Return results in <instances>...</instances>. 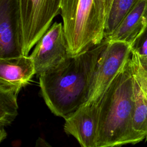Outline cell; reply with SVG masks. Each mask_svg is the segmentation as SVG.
Masks as SVG:
<instances>
[{
	"instance_id": "e0dca14e",
	"label": "cell",
	"mask_w": 147,
	"mask_h": 147,
	"mask_svg": "<svg viewBox=\"0 0 147 147\" xmlns=\"http://www.w3.org/2000/svg\"><path fill=\"white\" fill-rule=\"evenodd\" d=\"M143 24H144V29H145V28L147 26V5L145 8L144 15H143ZM143 32V31H142Z\"/></svg>"
},
{
	"instance_id": "30bf717a",
	"label": "cell",
	"mask_w": 147,
	"mask_h": 147,
	"mask_svg": "<svg viewBox=\"0 0 147 147\" xmlns=\"http://www.w3.org/2000/svg\"><path fill=\"white\" fill-rule=\"evenodd\" d=\"M130 61L134 96L133 127L134 131L145 140L147 134V71L142 67L137 56L132 52Z\"/></svg>"
},
{
	"instance_id": "ba28073f",
	"label": "cell",
	"mask_w": 147,
	"mask_h": 147,
	"mask_svg": "<svg viewBox=\"0 0 147 147\" xmlns=\"http://www.w3.org/2000/svg\"><path fill=\"white\" fill-rule=\"evenodd\" d=\"M64 119V131L74 136L81 147H96L98 127L97 102L83 105Z\"/></svg>"
},
{
	"instance_id": "3957f363",
	"label": "cell",
	"mask_w": 147,
	"mask_h": 147,
	"mask_svg": "<svg viewBox=\"0 0 147 147\" xmlns=\"http://www.w3.org/2000/svg\"><path fill=\"white\" fill-rule=\"evenodd\" d=\"M61 16L69 53L75 56L104 39L95 0H61Z\"/></svg>"
},
{
	"instance_id": "5b68a950",
	"label": "cell",
	"mask_w": 147,
	"mask_h": 147,
	"mask_svg": "<svg viewBox=\"0 0 147 147\" xmlns=\"http://www.w3.org/2000/svg\"><path fill=\"white\" fill-rule=\"evenodd\" d=\"M131 53V44L119 41H109L98 61L88 100L97 102Z\"/></svg>"
},
{
	"instance_id": "9c48e42d",
	"label": "cell",
	"mask_w": 147,
	"mask_h": 147,
	"mask_svg": "<svg viewBox=\"0 0 147 147\" xmlns=\"http://www.w3.org/2000/svg\"><path fill=\"white\" fill-rule=\"evenodd\" d=\"M34 75L35 67L30 56L0 59V90L18 94Z\"/></svg>"
},
{
	"instance_id": "4fadbf2b",
	"label": "cell",
	"mask_w": 147,
	"mask_h": 147,
	"mask_svg": "<svg viewBox=\"0 0 147 147\" xmlns=\"http://www.w3.org/2000/svg\"><path fill=\"white\" fill-rule=\"evenodd\" d=\"M138 0H113L105 25L104 38L109 37Z\"/></svg>"
},
{
	"instance_id": "ac0fdd59",
	"label": "cell",
	"mask_w": 147,
	"mask_h": 147,
	"mask_svg": "<svg viewBox=\"0 0 147 147\" xmlns=\"http://www.w3.org/2000/svg\"><path fill=\"white\" fill-rule=\"evenodd\" d=\"M113 0H109V10H110V6H111V2H112Z\"/></svg>"
},
{
	"instance_id": "8992f818",
	"label": "cell",
	"mask_w": 147,
	"mask_h": 147,
	"mask_svg": "<svg viewBox=\"0 0 147 147\" xmlns=\"http://www.w3.org/2000/svg\"><path fill=\"white\" fill-rule=\"evenodd\" d=\"M37 75L57 65L68 57V42L62 23L55 22L38 41L30 54Z\"/></svg>"
},
{
	"instance_id": "277c9868",
	"label": "cell",
	"mask_w": 147,
	"mask_h": 147,
	"mask_svg": "<svg viewBox=\"0 0 147 147\" xmlns=\"http://www.w3.org/2000/svg\"><path fill=\"white\" fill-rule=\"evenodd\" d=\"M18 1L23 32L22 55L29 56L61 10V0Z\"/></svg>"
},
{
	"instance_id": "52a82bcc",
	"label": "cell",
	"mask_w": 147,
	"mask_h": 147,
	"mask_svg": "<svg viewBox=\"0 0 147 147\" xmlns=\"http://www.w3.org/2000/svg\"><path fill=\"white\" fill-rule=\"evenodd\" d=\"M23 32L18 0H0V59L22 56Z\"/></svg>"
},
{
	"instance_id": "7a4b0ae2",
	"label": "cell",
	"mask_w": 147,
	"mask_h": 147,
	"mask_svg": "<svg viewBox=\"0 0 147 147\" xmlns=\"http://www.w3.org/2000/svg\"><path fill=\"white\" fill-rule=\"evenodd\" d=\"M97 103L96 147H122L144 140L133 127L134 96L130 56Z\"/></svg>"
},
{
	"instance_id": "6da1fadb",
	"label": "cell",
	"mask_w": 147,
	"mask_h": 147,
	"mask_svg": "<svg viewBox=\"0 0 147 147\" xmlns=\"http://www.w3.org/2000/svg\"><path fill=\"white\" fill-rule=\"evenodd\" d=\"M108 42L104 38L38 75L41 96L53 114L65 118L87 102L98 61Z\"/></svg>"
},
{
	"instance_id": "9a60e30c",
	"label": "cell",
	"mask_w": 147,
	"mask_h": 147,
	"mask_svg": "<svg viewBox=\"0 0 147 147\" xmlns=\"http://www.w3.org/2000/svg\"><path fill=\"white\" fill-rule=\"evenodd\" d=\"M95 3L100 18L105 26L109 12V0H95Z\"/></svg>"
},
{
	"instance_id": "d6986e66",
	"label": "cell",
	"mask_w": 147,
	"mask_h": 147,
	"mask_svg": "<svg viewBox=\"0 0 147 147\" xmlns=\"http://www.w3.org/2000/svg\"><path fill=\"white\" fill-rule=\"evenodd\" d=\"M145 140L146 141H147V134H146V137H145Z\"/></svg>"
},
{
	"instance_id": "7c38bea8",
	"label": "cell",
	"mask_w": 147,
	"mask_h": 147,
	"mask_svg": "<svg viewBox=\"0 0 147 147\" xmlns=\"http://www.w3.org/2000/svg\"><path fill=\"white\" fill-rule=\"evenodd\" d=\"M9 91L0 90V141L7 136L5 127L9 125L18 115L17 96Z\"/></svg>"
},
{
	"instance_id": "8fae6325",
	"label": "cell",
	"mask_w": 147,
	"mask_h": 147,
	"mask_svg": "<svg viewBox=\"0 0 147 147\" xmlns=\"http://www.w3.org/2000/svg\"><path fill=\"white\" fill-rule=\"evenodd\" d=\"M146 5L147 0H138L113 33L105 39L131 44L143 31V15Z\"/></svg>"
},
{
	"instance_id": "5bb4252c",
	"label": "cell",
	"mask_w": 147,
	"mask_h": 147,
	"mask_svg": "<svg viewBox=\"0 0 147 147\" xmlns=\"http://www.w3.org/2000/svg\"><path fill=\"white\" fill-rule=\"evenodd\" d=\"M131 48L142 67L147 71V26L131 44Z\"/></svg>"
},
{
	"instance_id": "2e32d148",
	"label": "cell",
	"mask_w": 147,
	"mask_h": 147,
	"mask_svg": "<svg viewBox=\"0 0 147 147\" xmlns=\"http://www.w3.org/2000/svg\"><path fill=\"white\" fill-rule=\"evenodd\" d=\"M34 147H52L45 139L42 137H38L35 143Z\"/></svg>"
}]
</instances>
